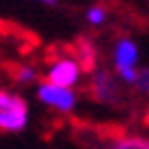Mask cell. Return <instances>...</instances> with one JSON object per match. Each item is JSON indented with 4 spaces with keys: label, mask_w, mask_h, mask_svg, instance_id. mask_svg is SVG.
<instances>
[{
    "label": "cell",
    "mask_w": 149,
    "mask_h": 149,
    "mask_svg": "<svg viewBox=\"0 0 149 149\" xmlns=\"http://www.w3.org/2000/svg\"><path fill=\"white\" fill-rule=\"evenodd\" d=\"M29 125V105L16 91L0 89V134H18Z\"/></svg>",
    "instance_id": "6da1fadb"
},
{
    "label": "cell",
    "mask_w": 149,
    "mask_h": 149,
    "mask_svg": "<svg viewBox=\"0 0 149 149\" xmlns=\"http://www.w3.org/2000/svg\"><path fill=\"white\" fill-rule=\"evenodd\" d=\"M113 74L116 78L127 85H134L136 82V76H138V45L134 38L125 36V38H118L113 42Z\"/></svg>",
    "instance_id": "7a4b0ae2"
},
{
    "label": "cell",
    "mask_w": 149,
    "mask_h": 149,
    "mask_svg": "<svg viewBox=\"0 0 149 149\" xmlns=\"http://www.w3.org/2000/svg\"><path fill=\"white\" fill-rule=\"evenodd\" d=\"M89 96L100 105H116L120 100V87L116 80V74L102 67L91 71L89 74Z\"/></svg>",
    "instance_id": "3957f363"
},
{
    "label": "cell",
    "mask_w": 149,
    "mask_h": 149,
    "mask_svg": "<svg viewBox=\"0 0 149 149\" xmlns=\"http://www.w3.org/2000/svg\"><path fill=\"white\" fill-rule=\"evenodd\" d=\"M36 96L42 105L51 107L60 113H71L78 105V96H76L74 89L58 87V85H51V82H40L36 89Z\"/></svg>",
    "instance_id": "277c9868"
},
{
    "label": "cell",
    "mask_w": 149,
    "mask_h": 149,
    "mask_svg": "<svg viewBox=\"0 0 149 149\" xmlns=\"http://www.w3.org/2000/svg\"><path fill=\"white\" fill-rule=\"evenodd\" d=\"M82 69L80 65L76 62L74 56H60L58 60L51 62V67L47 69L45 74V82H51V85H58V87H74L80 82Z\"/></svg>",
    "instance_id": "5b68a950"
},
{
    "label": "cell",
    "mask_w": 149,
    "mask_h": 149,
    "mask_svg": "<svg viewBox=\"0 0 149 149\" xmlns=\"http://www.w3.org/2000/svg\"><path fill=\"white\" fill-rule=\"evenodd\" d=\"M74 58L80 65L82 74H91L98 69V49L93 45L91 38L87 36H78L74 42Z\"/></svg>",
    "instance_id": "8992f818"
},
{
    "label": "cell",
    "mask_w": 149,
    "mask_h": 149,
    "mask_svg": "<svg viewBox=\"0 0 149 149\" xmlns=\"http://www.w3.org/2000/svg\"><path fill=\"white\" fill-rule=\"evenodd\" d=\"M107 149H149V138L138 134H118L111 138Z\"/></svg>",
    "instance_id": "52a82bcc"
},
{
    "label": "cell",
    "mask_w": 149,
    "mask_h": 149,
    "mask_svg": "<svg viewBox=\"0 0 149 149\" xmlns=\"http://www.w3.org/2000/svg\"><path fill=\"white\" fill-rule=\"evenodd\" d=\"M38 78H40L38 69L33 67V65H27V62L18 65L16 71H13V80L18 82V85H31V82H36Z\"/></svg>",
    "instance_id": "ba28073f"
},
{
    "label": "cell",
    "mask_w": 149,
    "mask_h": 149,
    "mask_svg": "<svg viewBox=\"0 0 149 149\" xmlns=\"http://www.w3.org/2000/svg\"><path fill=\"white\" fill-rule=\"evenodd\" d=\"M87 22L91 27H100L107 22V9L102 5H91L87 9Z\"/></svg>",
    "instance_id": "9c48e42d"
},
{
    "label": "cell",
    "mask_w": 149,
    "mask_h": 149,
    "mask_svg": "<svg viewBox=\"0 0 149 149\" xmlns=\"http://www.w3.org/2000/svg\"><path fill=\"white\" fill-rule=\"evenodd\" d=\"M131 87L136 89L138 93H143V96H149V67H143V69H138L136 82H134Z\"/></svg>",
    "instance_id": "30bf717a"
},
{
    "label": "cell",
    "mask_w": 149,
    "mask_h": 149,
    "mask_svg": "<svg viewBox=\"0 0 149 149\" xmlns=\"http://www.w3.org/2000/svg\"><path fill=\"white\" fill-rule=\"evenodd\" d=\"M31 2H40V5H47V7H58V0H31Z\"/></svg>",
    "instance_id": "8fae6325"
}]
</instances>
